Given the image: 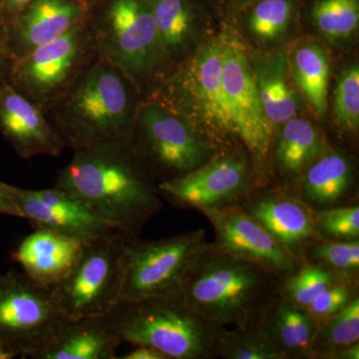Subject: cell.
<instances>
[{"label":"cell","mask_w":359,"mask_h":359,"mask_svg":"<svg viewBox=\"0 0 359 359\" xmlns=\"http://www.w3.org/2000/svg\"><path fill=\"white\" fill-rule=\"evenodd\" d=\"M56 188L90 208L128 237H139L162 209L157 182L128 141L104 142L73 151Z\"/></svg>","instance_id":"obj_1"},{"label":"cell","mask_w":359,"mask_h":359,"mask_svg":"<svg viewBox=\"0 0 359 359\" xmlns=\"http://www.w3.org/2000/svg\"><path fill=\"white\" fill-rule=\"evenodd\" d=\"M143 95L124 74L99 56L44 115L65 148L128 141Z\"/></svg>","instance_id":"obj_2"},{"label":"cell","mask_w":359,"mask_h":359,"mask_svg":"<svg viewBox=\"0 0 359 359\" xmlns=\"http://www.w3.org/2000/svg\"><path fill=\"white\" fill-rule=\"evenodd\" d=\"M280 280L210 244L187 276L180 295L196 313L217 325H256L278 294Z\"/></svg>","instance_id":"obj_3"},{"label":"cell","mask_w":359,"mask_h":359,"mask_svg":"<svg viewBox=\"0 0 359 359\" xmlns=\"http://www.w3.org/2000/svg\"><path fill=\"white\" fill-rule=\"evenodd\" d=\"M222 72L218 35L189 52L145 97L179 115L217 153L245 149L229 111Z\"/></svg>","instance_id":"obj_4"},{"label":"cell","mask_w":359,"mask_h":359,"mask_svg":"<svg viewBox=\"0 0 359 359\" xmlns=\"http://www.w3.org/2000/svg\"><path fill=\"white\" fill-rule=\"evenodd\" d=\"M105 318L122 341L154 347L168 359L218 358L226 330L187 306L180 292L119 302Z\"/></svg>","instance_id":"obj_5"},{"label":"cell","mask_w":359,"mask_h":359,"mask_svg":"<svg viewBox=\"0 0 359 359\" xmlns=\"http://www.w3.org/2000/svg\"><path fill=\"white\" fill-rule=\"evenodd\" d=\"M89 20L101 57L121 71L144 98L154 88L159 39L151 0H103Z\"/></svg>","instance_id":"obj_6"},{"label":"cell","mask_w":359,"mask_h":359,"mask_svg":"<svg viewBox=\"0 0 359 359\" xmlns=\"http://www.w3.org/2000/svg\"><path fill=\"white\" fill-rule=\"evenodd\" d=\"M99 56L88 16L58 39L16 59L8 82L45 112Z\"/></svg>","instance_id":"obj_7"},{"label":"cell","mask_w":359,"mask_h":359,"mask_svg":"<svg viewBox=\"0 0 359 359\" xmlns=\"http://www.w3.org/2000/svg\"><path fill=\"white\" fill-rule=\"evenodd\" d=\"M130 238L116 231L84 245L70 273L50 290L54 304L65 318L105 316L120 302Z\"/></svg>","instance_id":"obj_8"},{"label":"cell","mask_w":359,"mask_h":359,"mask_svg":"<svg viewBox=\"0 0 359 359\" xmlns=\"http://www.w3.org/2000/svg\"><path fill=\"white\" fill-rule=\"evenodd\" d=\"M209 245L204 229L158 241L130 238L120 302L179 294Z\"/></svg>","instance_id":"obj_9"},{"label":"cell","mask_w":359,"mask_h":359,"mask_svg":"<svg viewBox=\"0 0 359 359\" xmlns=\"http://www.w3.org/2000/svg\"><path fill=\"white\" fill-rule=\"evenodd\" d=\"M128 142L157 184L183 176L214 156L179 115L151 98L142 100Z\"/></svg>","instance_id":"obj_10"},{"label":"cell","mask_w":359,"mask_h":359,"mask_svg":"<svg viewBox=\"0 0 359 359\" xmlns=\"http://www.w3.org/2000/svg\"><path fill=\"white\" fill-rule=\"evenodd\" d=\"M66 318L50 290L15 271L0 275V344L15 358L35 359Z\"/></svg>","instance_id":"obj_11"},{"label":"cell","mask_w":359,"mask_h":359,"mask_svg":"<svg viewBox=\"0 0 359 359\" xmlns=\"http://www.w3.org/2000/svg\"><path fill=\"white\" fill-rule=\"evenodd\" d=\"M223 57V87L229 111L238 139L249 153L257 177L266 174L275 140L273 125L269 122L259 98L247 48L238 34L224 30L219 34Z\"/></svg>","instance_id":"obj_12"},{"label":"cell","mask_w":359,"mask_h":359,"mask_svg":"<svg viewBox=\"0 0 359 359\" xmlns=\"http://www.w3.org/2000/svg\"><path fill=\"white\" fill-rule=\"evenodd\" d=\"M259 180L250 158L224 151L183 176L160 182L158 192L182 209H224L242 204Z\"/></svg>","instance_id":"obj_13"},{"label":"cell","mask_w":359,"mask_h":359,"mask_svg":"<svg viewBox=\"0 0 359 359\" xmlns=\"http://www.w3.org/2000/svg\"><path fill=\"white\" fill-rule=\"evenodd\" d=\"M201 212L214 226V245L218 249L249 262L280 280L294 273L304 261L278 242L240 205Z\"/></svg>","instance_id":"obj_14"},{"label":"cell","mask_w":359,"mask_h":359,"mask_svg":"<svg viewBox=\"0 0 359 359\" xmlns=\"http://www.w3.org/2000/svg\"><path fill=\"white\" fill-rule=\"evenodd\" d=\"M11 195L21 212L35 229H43L63 237L89 244L118 231L83 203L53 187L26 190L11 186Z\"/></svg>","instance_id":"obj_15"},{"label":"cell","mask_w":359,"mask_h":359,"mask_svg":"<svg viewBox=\"0 0 359 359\" xmlns=\"http://www.w3.org/2000/svg\"><path fill=\"white\" fill-rule=\"evenodd\" d=\"M85 0H32L4 21L7 47L16 60L58 39L88 18Z\"/></svg>","instance_id":"obj_16"},{"label":"cell","mask_w":359,"mask_h":359,"mask_svg":"<svg viewBox=\"0 0 359 359\" xmlns=\"http://www.w3.org/2000/svg\"><path fill=\"white\" fill-rule=\"evenodd\" d=\"M0 133L23 159L59 157L65 149L43 111L7 80L0 82Z\"/></svg>","instance_id":"obj_17"},{"label":"cell","mask_w":359,"mask_h":359,"mask_svg":"<svg viewBox=\"0 0 359 359\" xmlns=\"http://www.w3.org/2000/svg\"><path fill=\"white\" fill-rule=\"evenodd\" d=\"M240 205L299 259H304V250L320 238L313 211L292 196L278 191L252 192Z\"/></svg>","instance_id":"obj_18"},{"label":"cell","mask_w":359,"mask_h":359,"mask_svg":"<svg viewBox=\"0 0 359 359\" xmlns=\"http://www.w3.org/2000/svg\"><path fill=\"white\" fill-rule=\"evenodd\" d=\"M83 243L36 229L23 238L11 259L22 266L30 280L53 289L70 273L84 249Z\"/></svg>","instance_id":"obj_19"},{"label":"cell","mask_w":359,"mask_h":359,"mask_svg":"<svg viewBox=\"0 0 359 359\" xmlns=\"http://www.w3.org/2000/svg\"><path fill=\"white\" fill-rule=\"evenodd\" d=\"M122 342L105 316L66 318L48 346L35 359H116Z\"/></svg>","instance_id":"obj_20"},{"label":"cell","mask_w":359,"mask_h":359,"mask_svg":"<svg viewBox=\"0 0 359 359\" xmlns=\"http://www.w3.org/2000/svg\"><path fill=\"white\" fill-rule=\"evenodd\" d=\"M257 325L285 359L313 358L318 323L304 309L295 308L280 294L269 302Z\"/></svg>","instance_id":"obj_21"},{"label":"cell","mask_w":359,"mask_h":359,"mask_svg":"<svg viewBox=\"0 0 359 359\" xmlns=\"http://www.w3.org/2000/svg\"><path fill=\"white\" fill-rule=\"evenodd\" d=\"M248 59L264 112L269 122L283 125L294 117L299 99L292 85L287 53H250Z\"/></svg>","instance_id":"obj_22"},{"label":"cell","mask_w":359,"mask_h":359,"mask_svg":"<svg viewBox=\"0 0 359 359\" xmlns=\"http://www.w3.org/2000/svg\"><path fill=\"white\" fill-rule=\"evenodd\" d=\"M353 184V167L346 156L337 151L323 153L302 173L297 195L292 196L311 211L342 205Z\"/></svg>","instance_id":"obj_23"},{"label":"cell","mask_w":359,"mask_h":359,"mask_svg":"<svg viewBox=\"0 0 359 359\" xmlns=\"http://www.w3.org/2000/svg\"><path fill=\"white\" fill-rule=\"evenodd\" d=\"M151 6L157 25L160 50L156 86L188 55L195 39L196 26L189 0H151Z\"/></svg>","instance_id":"obj_24"},{"label":"cell","mask_w":359,"mask_h":359,"mask_svg":"<svg viewBox=\"0 0 359 359\" xmlns=\"http://www.w3.org/2000/svg\"><path fill=\"white\" fill-rule=\"evenodd\" d=\"M285 53L292 82L314 115L323 119L327 111L330 78L327 51L320 42L304 39L295 41Z\"/></svg>","instance_id":"obj_25"},{"label":"cell","mask_w":359,"mask_h":359,"mask_svg":"<svg viewBox=\"0 0 359 359\" xmlns=\"http://www.w3.org/2000/svg\"><path fill=\"white\" fill-rule=\"evenodd\" d=\"M323 141L313 123L292 117L283 123L275 150L276 164L283 174L297 177L323 153Z\"/></svg>","instance_id":"obj_26"},{"label":"cell","mask_w":359,"mask_h":359,"mask_svg":"<svg viewBox=\"0 0 359 359\" xmlns=\"http://www.w3.org/2000/svg\"><path fill=\"white\" fill-rule=\"evenodd\" d=\"M302 259L327 269L346 282L358 283L359 241L318 238L304 250Z\"/></svg>","instance_id":"obj_27"},{"label":"cell","mask_w":359,"mask_h":359,"mask_svg":"<svg viewBox=\"0 0 359 359\" xmlns=\"http://www.w3.org/2000/svg\"><path fill=\"white\" fill-rule=\"evenodd\" d=\"M359 341V297L318 327L314 337L313 358L327 359L334 351Z\"/></svg>","instance_id":"obj_28"},{"label":"cell","mask_w":359,"mask_h":359,"mask_svg":"<svg viewBox=\"0 0 359 359\" xmlns=\"http://www.w3.org/2000/svg\"><path fill=\"white\" fill-rule=\"evenodd\" d=\"M346 282L318 264L304 259L292 276L280 282L278 294L295 308L306 309L320 292L330 285Z\"/></svg>","instance_id":"obj_29"},{"label":"cell","mask_w":359,"mask_h":359,"mask_svg":"<svg viewBox=\"0 0 359 359\" xmlns=\"http://www.w3.org/2000/svg\"><path fill=\"white\" fill-rule=\"evenodd\" d=\"M311 18L316 29L330 41L349 39L359 25L358 0H318Z\"/></svg>","instance_id":"obj_30"},{"label":"cell","mask_w":359,"mask_h":359,"mask_svg":"<svg viewBox=\"0 0 359 359\" xmlns=\"http://www.w3.org/2000/svg\"><path fill=\"white\" fill-rule=\"evenodd\" d=\"M218 358L224 359H285L262 332L257 323L224 332Z\"/></svg>","instance_id":"obj_31"},{"label":"cell","mask_w":359,"mask_h":359,"mask_svg":"<svg viewBox=\"0 0 359 359\" xmlns=\"http://www.w3.org/2000/svg\"><path fill=\"white\" fill-rule=\"evenodd\" d=\"M334 120L339 128L358 132L359 127V67L348 66L340 73L334 93Z\"/></svg>","instance_id":"obj_32"},{"label":"cell","mask_w":359,"mask_h":359,"mask_svg":"<svg viewBox=\"0 0 359 359\" xmlns=\"http://www.w3.org/2000/svg\"><path fill=\"white\" fill-rule=\"evenodd\" d=\"M292 14L290 0H262L250 13V32L264 41L275 40L287 30Z\"/></svg>","instance_id":"obj_33"},{"label":"cell","mask_w":359,"mask_h":359,"mask_svg":"<svg viewBox=\"0 0 359 359\" xmlns=\"http://www.w3.org/2000/svg\"><path fill=\"white\" fill-rule=\"evenodd\" d=\"M316 231L321 238L353 241L359 238V205H337L313 212Z\"/></svg>","instance_id":"obj_34"},{"label":"cell","mask_w":359,"mask_h":359,"mask_svg":"<svg viewBox=\"0 0 359 359\" xmlns=\"http://www.w3.org/2000/svg\"><path fill=\"white\" fill-rule=\"evenodd\" d=\"M358 283H334L320 292L304 311L320 327L358 295Z\"/></svg>","instance_id":"obj_35"},{"label":"cell","mask_w":359,"mask_h":359,"mask_svg":"<svg viewBox=\"0 0 359 359\" xmlns=\"http://www.w3.org/2000/svg\"><path fill=\"white\" fill-rule=\"evenodd\" d=\"M14 59L11 57L7 47L6 25L0 18V82L7 80L14 63Z\"/></svg>","instance_id":"obj_36"},{"label":"cell","mask_w":359,"mask_h":359,"mask_svg":"<svg viewBox=\"0 0 359 359\" xmlns=\"http://www.w3.org/2000/svg\"><path fill=\"white\" fill-rule=\"evenodd\" d=\"M0 215L22 219L11 195V185L0 181Z\"/></svg>","instance_id":"obj_37"},{"label":"cell","mask_w":359,"mask_h":359,"mask_svg":"<svg viewBox=\"0 0 359 359\" xmlns=\"http://www.w3.org/2000/svg\"><path fill=\"white\" fill-rule=\"evenodd\" d=\"M122 359H168L164 353H161L154 347L148 346H134V348L128 353L121 356Z\"/></svg>","instance_id":"obj_38"},{"label":"cell","mask_w":359,"mask_h":359,"mask_svg":"<svg viewBox=\"0 0 359 359\" xmlns=\"http://www.w3.org/2000/svg\"><path fill=\"white\" fill-rule=\"evenodd\" d=\"M32 0H0V18L6 21L20 11Z\"/></svg>","instance_id":"obj_39"},{"label":"cell","mask_w":359,"mask_h":359,"mask_svg":"<svg viewBox=\"0 0 359 359\" xmlns=\"http://www.w3.org/2000/svg\"><path fill=\"white\" fill-rule=\"evenodd\" d=\"M359 358V341L351 346L340 348L328 356L327 359H358Z\"/></svg>","instance_id":"obj_40"},{"label":"cell","mask_w":359,"mask_h":359,"mask_svg":"<svg viewBox=\"0 0 359 359\" xmlns=\"http://www.w3.org/2000/svg\"><path fill=\"white\" fill-rule=\"evenodd\" d=\"M15 358L14 354L11 353V351H7L6 347L0 344V359H13Z\"/></svg>","instance_id":"obj_41"}]
</instances>
